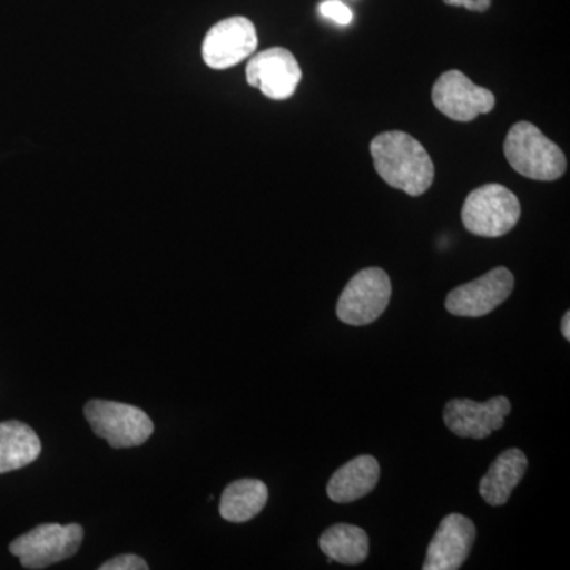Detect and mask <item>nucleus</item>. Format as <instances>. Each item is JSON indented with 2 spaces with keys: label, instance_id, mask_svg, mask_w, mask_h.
<instances>
[{
  "label": "nucleus",
  "instance_id": "obj_13",
  "mask_svg": "<svg viewBox=\"0 0 570 570\" xmlns=\"http://www.w3.org/2000/svg\"><path fill=\"white\" fill-rule=\"evenodd\" d=\"M379 475H381V466L374 456H356L332 475L326 493L337 504L354 502L376 489Z\"/></svg>",
  "mask_w": 570,
  "mask_h": 570
},
{
  "label": "nucleus",
  "instance_id": "obj_6",
  "mask_svg": "<svg viewBox=\"0 0 570 570\" xmlns=\"http://www.w3.org/2000/svg\"><path fill=\"white\" fill-rule=\"evenodd\" d=\"M392 296V283L382 268H365L356 273L337 302L336 314L347 325L373 324L384 314Z\"/></svg>",
  "mask_w": 570,
  "mask_h": 570
},
{
  "label": "nucleus",
  "instance_id": "obj_10",
  "mask_svg": "<svg viewBox=\"0 0 570 570\" xmlns=\"http://www.w3.org/2000/svg\"><path fill=\"white\" fill-rule=\"evenodd\" d=\"M302 77L295 56L279 47L258 52L246 67L247 85L261 89L264 96L273 100L291 99Z\"/></svg>",
  "mask_w": 570,
  "mask_h": 570
},
{
  "label": "nucleus",
  "instance_id": "obj_8",
  "mask_svg": "<svg viewBox=\"0 0 570 570\" xmlns=\"http://www.w3.org/2000/svg\"><path fill=\"white\" fill-rule=\"evenodd\" d=\"M433 104L442 115L459 122H471L494 108L490 89L474 85L463 71L449 70L433 86Z\"/></svg>",
  "mask_w": 570,
  "mask_h": 570
},
{
  "label": "nucleus",
  "instance_id": "obj_14",
  "mask_svg": "<svg viewBox=\"0 0 570 570\" xmlns=\"http://www.w3.org/2000/svg\"><path fill=\"white\" fill-rule=\"evenodd\" d=\"M528 459L520 449H509L494 460L479 483L480 497L487 504L504 505L527 474Z\"/></svg>",
  "mask_w": 570,
  "mask_h": 570
},
{
  "label": "nucleus",
  "instance_id": "obj_19",
  "mask_svg": "<svg viewBox=\"0 0 570 570\" xmlns=\"http://www.w3.org/2000/svg\"><path fill=\"white\" fill-rule=\"evenodd\" d=\"M100 570H148L149 566L142 558L137 554H121V557L112 558V560L104 562Z\"/></svg>",
  "mask_w": 570,
  "mask_h": 570
},
{
  "label": "nucleus",
  "instance_id": "obj_20",
  "mask_svg": "<svg viewBox=\"0 0 570 570\" xmlns=\"http://www.w3.org/2000/svg\"><path fill=\"white\" fill-rule=\"evenodd\" d=\"M448 6L463 7L471 11H487L490 9L491 0H444Z\"/></svg>",
  "mask_w": 570,
  "mask_h": 570
},
{
  "label": "nucleus",
  "instance_id": "obj_16",
  "mask_svg": "<svg viewBox=\"0 0 570 570\" xmlns=\"http://www.w3.org/2000/svg\"><path fill=\"white\" fill-rule=\"evenodd\" d=\"M266 501L268 487L262 480H235L224 490L220 498V517L230 523H245L264 510Z\"/></svg>",
  "mask_w": 570,
  "mask_h": 570
},
{
  "label": "nucleus",
  "instance_id": "obj_1",
  "mask_svg": "<svg viewBox=\"0 0 570 570\" xmlns=\"http://www.w3.org/2000/svg\"><path fill=\"white\" fill-rule=\"evenodd\" d=\"M371 156L379 176L389 186L419 197L434 181V164L422 142L401 130L379 134L371 141Z\"/></svg>",
  "mask_w": 570,
  "mask_h": 570
},
{
  "label": "nucleus",
  "instance_id": "obj_11",
  "mask_svg": "<svg viewBox=\"0 0 570 570\" xmlns=\"http://www.w3.org/2000/svg\"><path fill=\"white\" fill-rule=\"evenodd\" d=\"M510 411L512 404L505 396H494L485 403L459 397L445 404L444 422L456 436L485 439L504 426Z\"/></svg>",
  "mask_w": 570,
  "mask_h": 570
},
{
  "label": "nucleus",
  "instance_id": "obj_9",
  "mask_svg": "<svg viewBox=\"0 0 570 570\" xmlns=\"http://www.w3.org/2000/svg\"><path fill=\"white\" fill-rule=\"evenodd\" d=\"M513 287H515V277L510 269L498 266L479 279L453 288L445 299V307L453 316H487L509 298Z\"/></svg>",
  "mask_w": 570,
  "mask_h": 570
},
{
  "label": "nucleus",
  "instance_id": "obj_12",
  "mask_svg": "<svg viewBox=\"0 0 570 570\" xmlns=\"http://www.w3.org/2000/svg\"><path fill=\"white\" fill-rule=\"evenodd\" d=\"M475 524L461 513H450L439 524L428 546L423 570H456L463 566L475 543Z\"/></svg>",
  "mask_w": 570,
  "mask_h": 570
},
{
  "label": "nucleus",
  "instance_id": "obj_17",
  "mask_svg": "<svg viewBox=\"0 0 570 570\" xmlns=\"http://www.w3.org/2000/svg\"><path fill=\"white\" fill-rule=\"evenodd\" d=\"M326 557L340 564H362L370 553V538L362 528L340 523L328 528L318 539Z\"/></svg>",
  "mask_w": 570,
  "mask_h": 570
},
{
  "label": "nucleus",
  "instance_id": "obj_7",
  "mask_svg": "<svg viewBox=\"0 0 570 570\" xmlns=\"http://www.w3.org/2000/svg\"><path fill=\"white\" fill-rule=\"evenodd\" d=\"M257 45L254 22L245 17H232L217 22L206 33L202 58L209 69H230L253 56Z\"/></svg>",
  "mask_w": 570,
  "mask_h": 570
},
{
  "label": "nucleus",
  "instance_id": "obj_4",
  "mask_svg": "<svg viewBox=\"0 0 570 570\" xmlns=\"http://www.w3.org/2000/svg\"><path fill=\"white\" fill-rule=\"evenodd\" d=\"M85 415L94 433L112 449L138 448L151 438L154 431L149 415L132 404L92 400L86 404Z\"/></svg>",
  "mask_w": 570,
  "mask_h": 570
},
{
  "label": "nucleus",
  "instance_id": "obj_15",
  "mask_svg": "<svg viewBox=\"0 0 570 570\" xmlns=\"http://www.w3.org/2000/svg\"><path fill=\"white\" fill-rule=\"evenodd\" d=\"M41 453V442L36 431L26 423H0V474L29 466Z\"/></svg>",
  "mask_w": 570,
  "mask_h": 570
},
{
  "label": "nucleus",
  "instance_id": "obj_3",
  "mask_svg": "<svg viewBox=\"0 0 570 570\" xmlns=\"http://www.w3.org/2000/svg\"><path fill=\"white\" fill-rule=\"evenodd\" d=\"M521 216L517 195L501 184H487L468 195L461 219L468 232L483 238L508 235Z\"/></svg>",
  "mask_w": 570,
  "mask_h": 570
},
{
  "label": "nucleus",
  "instance_id": "obj_21",
  "mask_svg": "<svg viewBox=\"0 0 570 570\" xmlns=\"http://www.w3.org/2000/svg\"><path fill=\"white\" fill-rule=\"evenodd\" d=\"M561 332L566 341H570V313H566L564 318H562Z\"/></svg>",
  "mask_w": 570,
  "mask_h": 570
},
{
  "label": "nucleus",
  "instance_id": "obj_2",
  "mask_svg": "<svg viewBox=\"0 0 570 570\" xmlns=\"http://www.w3.org/2000/svg\"><path fill=\"white\" fill-rule=\"evenodd\" d=\"M504 154L517 174L535 181H554L568 168V160L560 146L540 132L534 124L527 121L510 127Z\"/></svg>",
  "mask_w": 570,
  "mask_h": 570
},
{
  "label": "nucleus",
  "instance_id": "obj_18",
  "mask_svg": "<svg viewBox=\"0 0 570 570\" xmlns=\"http://www.w3.org/2000/svg\"><path fill=\"white\" fill-rule=\"evenodd\" d=\"M318 11H321L322 17L328 18V20L335 21L340 26H348L354 20L352 10L340 0H325L318 6Z\"/></svg>",
  "mask_w": 570,
  "mask_h": 570
},
{
  "label": "nucleus",
  "instance_id": "obj_5",
  "mask_svg": "<svg viewBox=\"0 0 570 570\" xmlns=\"http://www.w3.org/2000/svg\"><path fill=\"white\" fill-rule=\"evenodd\" d=\"M85 531L80 524L47 523L33 528L10 543V553L20 558L22 568L47 569L69 560L80 549Z\"/></svg>",
  "mask_w": 570,
  "mask_h": 570
}]
</instances>
